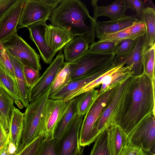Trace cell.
<instances>
[{
    "label": "cell",
    "mask_w": 155,
    "mask_h": 155,
    "mask_svg": "<svg viewBox=\"0 0 155 155\" xmlns=\"http://www.w3.org/2000/svg\"><path fill=\"white\" fill-rule=\"evenodd\" d=\"M155 80L145 74L133 77L117 124L128 136L147 115L155 113Z\"/></svg>",
    "instance_id": "1"
},
{
    "label": "cell",
    "mask_w": 155,
    "mask_h": 155,
    "mask_svg": "<svg viewBox=\"0 0 155 155\" xmlns=\"http://www.w3.org/2000/svg\"><path fill=\"white\" fill-rule=\"evenodd\" d=\"M48 20L52 25L65 30L73 37H83L89 45L94 42L96 20L80 0H62Z\"/></svg>",
    "instance_id": "2"
},
{
    "label": "cell",
    "mask_w": 155,
    "mask_h": 155,
    "mask_svg": "<svg viewBox=\"0 0 155 155\" xmlns=\"http://www.w3.org/2000/svg\"><path fill=\"white\" fill-rule=\"evenodd\" d=\"M133 78L130 76L119 85L112 100L98 117L92 132V143L109 126L117 125L118 123L123 111L126 98Z\"/></svg>",
    "instance_id": "3"
},
{
    "label": "cell",
    "mask_w": 155,
    "mask_h": 155,
    "mask_svg": "<svg viewBox=\"0 0 155 155\" xmlns=\"http://www.w3.org/2000/svg\"><path fill=\"white\" fill-rule=\"evenodd\" d=\"M51 86L37 99L30 103L26 107L24 113L20 144L16 155L42 134L40 129L41 118L49 98Z\"/></svg>",
    "instance_id": "4"
},
{
    "label": "cell",
    "mask_w": 155,
    "mask_h": 155,
    "mask_svg": "<svg viewBox=\"0 0 155 155\" xmlns=\"http://www.w3.org/2000/svg\"><path fill=\"white\" fill-rule=\"evenodd\" d=\"M113 54L93 53L88 50L69 65L71 81L94 74L113 63Z\"/></svg>",
    "instance_id": "5"
},
{
    "label": "cell",
    "mask_w": 155,
    "mask_h": 155,
    "mask_svg": "<svg viewBox=\"0 0 155 155\" xmlns=\"http://www.w3.org/2000/svg\"><path fill=\"white\" fill-rule=\"evenodd\" d=\"M120 84L99 94L89 110L84 115L79 134V144L81 147L89 146L92 143L91 133L94 125L102 112L112 100Z\"/></svg>",
    "instance_id": "6"
},
{
    "label": "cell",
    "mask_w": 155,
    "mask_h": 155,
    "mask_svg": "<svg viewBox=\"0 0 155 155\" xmlns=\"http://www.w3.org/2000/svg\"><path fill=\"white\" fill-rule=\"evenodd\" d=\"M62 0H25L17 29L46 21Z\"/></svg>",
    "instance_id": "7"
},
{
    "label": "cell",
    "mask_w": 155,
    "mask_h": 155,
    "mask_svg": "<svg viewBox=\"0 0 155 155\" xmlns=\"http://www.w3.org/2000/svg\"><path fill=\"white\" fill-rule=\"evenodd\" d=\"M2 44L8 55L24 65L38 71L41 70L40 56L17 33Z\"/></svg>",
    "instance_id": "8"
},
{
    "label": "cell",
    "mask_w": 155,
    "mask_h": 155,
    "mask_svg": "<svg viewBox=\"0 0 155 155\" xmlns=\"http://www.w3.org/2000/svg\"><path fill=\"white\" fill-rule=\"evenodd\" d=\"M155 113L146 116L128 136L127 144L145 152H155Z\"/></svg>",
    "instance_id": "9"
},
{
    "label": "cell",
    "mask_w": 155,
    "mask_h": 155,
    "mask_svg": "<svg viewBox=\"0 0 155 155\" xmlns=\"http://www.w3.org/2000/svg\"><path fill=\"white\" fill-rule=\"evenodd\" d=\"M83 116L75 114L61 137L58 139V155H79L81 148L79 132Z\"/></svg>",
    "instance_id": "10"
},
{
    "label": "cell",
    "mask_w": 155,
    "mask_h": 155,
    "mask_svg": "<svg viewBox=\"0 0 155 155\" xmlns=\"http://www.w3.org/2000/svg\"><path fill=\"white\" fill-rule=\"evenodd\" d=\"M66 106L62 99L47 100L42 114L40 125L41 131L44 139L53 138L55 127Z\"/></svg>",
    "instance_id": "11"
},
{
    "label": "cell",
    "mask_w": 155,
    "mask_h": 155,
    "mask_svg": "<svg viewBox=\"0 0 155 155\" xmlns=\"http://www.w3.org/2000/svg\"><path fill=\"white\" fill-rule=\"evenodd\" d=\"M64 59L61 50L37 82L30 89L29 103L37 99L51 86L56 76L63 68Z\"/></svg>",
    "instance_id": "12"
},
{
    "label": "cell",
    "mask_w": 155,
    "mask_h": 155,
    "mask_svg": "<svg viewBox=\"0 0 155 155\" xmlns=\"http://www.w3.org/2000/svg\"><path fill=\"white\" fill-rule=\"evenodd\" d=\"M134 47L128 54L121 57H115L113 63L117 65L121 64L128 65L133 77L141 75L143 72V60L144 54L147 49L144 43V35L135 39Z\"/></svg>",
    "instance_id": "13"
},
{
    "label": "cell",
    "mask_w": 155,
    "mask_h": 155,
    "mask_svg": "<svg viewBox=\"0 0 155 155\" xmlns=\"http://www.w3.org/2000/svg\"><path fill=\"white\" fill-rule=\"evenodd\" d=\"M25 0L20 1L13 6L0 20V42L2 43L17 33Z\"/></svg>",
    "instance_id": "14"
},
{
    "label": "cell",
    "mask_w": 155,
    "mask_h": 155,
    "mask_svg": "<svg viewBox=\"0 0 155 155\" xmlns=\"http://www.w3.org/2000/svg\"><path fill=\"white\" fill-rule=\"evenodd\" d=\"M46 25L45 21H40L34 23L28 28L30 38L37 46L43 62L51 64L56 53L48 46L46 43L45 35Z\"/></svg>",
    "instance_id": "15"
},
{
    "label": "cell",
    "mask_w": 155,
    "mask_h": 155,
    "mask_svg": "<svg viewBox=\"0 0 155 155\" xmlns=\"http://www.w3.org/2000/svg\"><path fill=\"white\" fill-rule=\"evenodd\" d=\"M139 19L134 16H126L115 20L100 22L95 21L96 37L100 38L106 35L114 33L127 29Z\"/></svg>",
    "instance_id": "16"
},
{
    "label": "cell",
    "mask_w": 155,
    "mask_h": 155,
    "mask_svg": "<svg viewBox=\"0 0 155 155\" xmlns=\"http://www.w3.org/2000/svg\"><path fill=\"white\" fill-rule=\"evenodd\" d=\"M45 38L48 46L56 53L74 37L62 28L50 25L46 26Z\"/></svg>",
    "instance_id": "17"
},
{
    "label": "cell",
    "mask_w": 155,
    "mask_h": 155,
    "mask_svg": "<svg viewBox=\"0 0 155 155\" xmlns=\"http://www.w3.org/2000/svg\"><path fill=\"white\" fill-rule=\"evenodd\" d=\"M98 0H92L91 4L93 10V17L95 20L102 16L109 17L111 20H117L125 15L127 9L125 0H117L111 4L106 6H99L97 5Z\"/></svg>",
    "instance_id": "18"
},
{
    "label": "cell",
    "mask_w": 155,
    "mask_h": 155,
    "mask_svg": "<svg viewBox=\"0 0 155 155\" xmlns=\"http://www.w3.org/2000/svg\"><path fill=\"white\" fill-rule=\"evenodd\" d=\"M130 68L124 64L118 65L105 73L99 95L117 85L120 84L131 76Z\"/></svg>",
    "instance_id": "19"
},
{
    "label": "cell",
    "mask_w": 155,
    "mask_h": 155,
    "mask_svg": "<svg viewBox=\"0 0 155 155\" xmlns=\"http://www.w3.org/2000/svg\"><path fill=\"white\" fill-rule=\"evenodd\" d=\"M116 66L113 63L94 74L71 81L60 91L49 99L63 100L71 93L93 81Z\"/></svg>",
    "instance_id": "20"
},
{
    "label": "cell",
    "mask_w": 155,
    "mask_h": 155,
    "mask_svg": "<svg viewBox=\"0 0 155 155\" xmlns=\"http://www.w3.org/2000/svg\"><path fill=\"white\" fill-rule=\"evenodd\" d=\"M0 87L13 99L14 102L20 109L23 108L15 78L0 63Z\"/></svg>",
    "instance_id": "21"
},
{
    "label": "cell",
    "mask_w": 155,
    "mask_h": 155,
    "mask_svg": "<svg viewBox=\"0 0 155 155\" xmlns=\"http://www.w3.org/2000/svg\"><path fill=\"white\" fill-rule=\"evenodd\" d=\"M8 56L13 67L20 102L23 107H26L29 103V94L30 88L27 85L24 76V65L14 58L9 55Z\"/></svg>",
    "instance_id": "22"
},
{
    "label": "cell",
    "mask_w": 155,
    "mask_h": 155,
    "mask_svg": "<svg viewBox=\"0 0 155 155\" xmlns=\"http://www.w3.org/2000/svg\"><path fill=\"white\" fill-rule=\"evenodd\" d=\"M24 113L15 107L13 109L9 130V143L16 148V153L21 142L23 126Z\"/></svg>",
    "instance_id": "23"
},
{
    "label": "cell",
    "mask_w": 155,
    "mask_h": 155,
    "mask_svg": "<svg viewBox=\"0 0 155 155\" xmlns=\"http://www.w3.org/2000/svg\"><path fill=\"white\" fill-rule=\"evenodd\" d=\"M107 129L108 143L111 155H119L127 144L128 136L116 125H111Z\"/></svg>",
    "instance_id": "24"
},
{
    "label": "cell",
    "mask_w": 155,
    "mask_h": 155,
    "mask_svg": "<svg viewBox=\"0 0 155 155\" xmlns=\"http://www.w3.org/2000/svg\"><path fill=\"white\" fill-rule=\"evenodd\" d=\"M89 44L81 36H76L64 47L65 62L72 61L79 58L87 51Z\"/></svg>",
    "instance_id": "25"
},
{
    "label": "cell",
    "mask_w": 155,
    "mask_h": 155,
    "mask_svg": "<svg viewBox=\"0 0 155 155\" xmlns=\"http://www.w3.org/2000/svg\"><path fill=\"white\" fill-rule=\"evenodd\" d=\"M13 99L0 87V122L6 134L9 135Z\"/></svg>",
    "instance_id": "26"
},
{
    "label": "cell",
    "mask_w": 155,
    "mask_h": 155,
    "mask_svg": "<svg viewBox=\"0 0 155 155\" xmlns=\"http://www.w3.org/2000/svg\"><path fill=\"white\" fill-rule=\"evenodd\" d=\"M144 23L146 31L144 35V43L146 49L155 45V10L148 7L142 11L139 18Z\"/></svg>",
    "instance_id": "27"
},
{
    "label": "cell",
    "mask_w": 155,
    "mask_h": 155,
    "mask_svg": "<svg viewBox=\"0 0 155 155\" xmlns=\"http://www.w3.org/2000/svg\"><path fill=\"white\" fill-rule=\"evenodd\" d=\"M77 112L76 102L74 98L66 102L65 108L54 129L53 138L59 139L61 137Z\"/></svg>",
    "instance_id": "28"
},
{
    "label": "cell",
    "mask_w": 155,
    "mask_h": 155,
    "mask_svg": "<svg viewBox=\"0 0 155 155\" xmlns=\"http://www.w3.org/2000/svg\"><path fill=\"white\" fill-rule=\"evenodd\" d=\"M99 95V90L93 89L82 93L75 98L77 113L84 116L89 110Z\"/></svg>",
    "instance_id": "29"
},
{
    "label": "cell",
    "mask_w": 155,
    "mask_h": 155,
    "mask_svg": "<svg viewBox=\"0 0 155 155\" xmlns=\"http://www.w3.org/2000/svg\"><path fill=\"white\" fill-rule=\"evenodd\" d=\"M71 81L69 64L64 62L63 68L56 76L51 85L48 98L58 92Z\"/></svg>",
    "instance_id": "30"
},
{
    "label": "cell",
    "mask_w": 155,
    "mask_h": 155,
    "mask_svg": "<svg viewBox=\"0 0 155 155\" xmlns=\"http://www.w3.org/2000/svg\"><path fill=\"white\" fill-rule=\"evenodd\" d=\"M90 155H111L108 143L107 128L97 137Z\"/></svg>",
    "instance_id": "31"
},
{
    "label": "cell",
    "mask_w": 155,
    "mask_h": 155,
    "mask_svg": "<svg viewBox=\"0 0 155 155\" xmlns=\"http://www.w3.org/2000/svg\"><path fill=\"white\" fill-rule=\"evenodd\" d=\"M155 45L147 48L143 58V72L152 80H155L154 61Z\"/></svg>",
    "instance_id": "32"
},
{
    "label": "cell",
    "mask_w": 155,
    "mask_h": 155,
    "mask_svg": "<svg viewBox=\"0 0 155 155\" xmlns=\"http://www.w3.org/2000/svg\"><path fill=\"white\" fill-rule=\"evenodd\" d=\"M58 139H44L39 147L38 155H58Z\"/></svg>",
    "instance_id": "33"
},
{
    "label": "cell",
    "mask_w": 155,
    "mask_h": 155,
    "mask_svg": "<svg viewBox=\"0 0 155 155\" xmlns=\"http://www.w3.org/2000/svg\"><path fill=\"white\" fill-rule=\"evenodd\" d=\"M116 45L115 43L110 42H94L89 46L88 51L95 53L113 54Z\"/></svg>",
    "instance_id": "34"
},
{
    "label": "cell",
    "mask_w": 155,
    "mask_h": 155,
    "mask_svg": "<svg viewBox=\"0 0 155 155\" xmlns=\"http://www.w3.org/2000/svg\"><path fill=\"white\" fill-rule=\"evenodd\" d=\"M135 42V40L130 39L121 41L117 45L113 54L117 57H121L127 55L133 49Z\"/></svg>",
    "instance_id": "35"
},
{
    "label": "cell",
    "mask_w": 155,
    "mask_h": 155,
    "mask_svg": "<svg viewBox=\"0 0 155 155\" xmlns=\"http://www.w3.org/2000/svg\"><path fill=\"white\" fill-rule=\"evenodd\" d=\"M129 28L114 33L103 36L99 39L98 42L107 41L117 44L121 41L129 38Z\"/></svg>",
    "instance_id": "36"
},
{
    "label": "cell",
    "mask_w": 155,
    "mask_h": 155,
    "mask_svg": "<svg viewBox=\"0 0 155 155\" xmlns=\"http://www.w3.org/2000/svg\"><path fill=\"white\" fill-rule=\"evenodd\" d=\"M44 139V135H41L17 155H38L39 148Z\"/></svg>",
    "instance_id": "37"
},
{
    "label": "cell",
    "mask_w": 155,
    "mask_h": 155,
    "mask_svg": "<svg viewBox=\"0 0 155 155\" xmlns=\"http://www.w3.org/2000/svg\"><path fill=\"white\" fill-rule=\"evenodd\" d=\"M23 71L27 85L30 88L39 80L41 74L39 71L25 65L24 66Z\"/></svg>",
    "instance_id": "38"
},
{
    "label": "cell",
    "mask_w": 155,
    "mask_h": 155,
    "mask_svg": "<svg viewBox=\"0 0 155 155\" xmlns=\"http://www.w3.org/2000/svg\"><path fill=\"white\" fill-rule=\"evenodd\" d=\"M146 31L144 23L139 19L129 27V39L135 40L140 36L144 35Z\"/></svg>",
    "instance_id": "39"
},
{
    "label": "cell",
    "mask_w": 155,
    "mask_h": 155,
    "mask_svg": "<svg viewBox=\"0 0 155 155\" xmlns=\"http://www.w3.org/2000/svg\"><path fill=\"white\" fill-rule=\"evenodd\" d=\"M0 63L15 77L13 67L10 60L8 55L2 43L0 42Z\"/></svg>",
    "instance_id": "40"
},
{
    "label": "cell",
    "mask_w": 155,
    "mask_h": 155,
    "mask_svg": "<svg viewBox=\"0 0 155 155\" xmlns=\"http://www.w3.org/2000/svg\"><path fill=\"white\" fill-rule=\"evenodd\" d=\"M127 8L136 12L135 17L140 18L143 10L146 8L144 3L140 0H125Z\"/></svg>",
    "instance_id": "41"
},
{
    "label": "cell",
    "mask_w": 155,
    "mask_h": 155,
    "mask_svg": "<svg viewBox=\"0 0 155 155\" xmlns=\"http://www.w3.org/2000/svg\"><path fill=\"white\" fill-rule=\"evenodd\" d=\"M20 0H0V20Z\"/></svg>",
    "instance_id": "42"
},
{
    "label": "cell",
    "mask_w": 155,
    "mask_h": 155,
    "mask_svg": "<svg viewBox=\"0 0 155 155\" xmlns=\"http://www.w3.org/2000/svg\"><path fill=\"white\" fill-rule=\"evenodd\" d=\"M119 155H148L142 149L127 144L124 147Z\"/></svg>",
    "instance_id": "43"
},
{
    "label": "cell",
    "mask_w": 155,
    "mask_h": 155,
    "mask_svg": "<svg viewBox=\"0 0 155 155\" xmlns=\"http://www.w3.org/2000/svg\"><path fill=\"white\" fill-rule=\"evenodd\" d=\"M9 141V135H7L0 122V155Z\"/></svg>",
    "instance_id": "44"
},
{
    "label": "cell",
    "mask_w": 155,
    "mask_h": 155,
    "mask_svg": "<svg viewBox=\"0 0 155 155\" xmlns=\"http://www.w3.org/2000/svg\"><path fill=\"white\" fill-rule=\"evenodd\" d=\"M0 155H15V150L10 147L8 143Z\"/></svg>",
    "instance_id": "45"
},
{
    "label": "cell",
    "mask_w": 155,
    "mask_h": 155,
    "mask_svg": "<svg viewBox=\"0 0 155 155\" xmlns=\"http://www.w3.org/2000/svg\"><path fill=\"white\" fill-rule=\"evenodd\" d=\"M84 147H83L81 149L80 153L79 155H84Z\"/></svg>",
    "instance_id": "46"
}]
</instances>
